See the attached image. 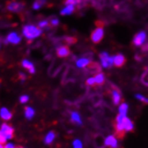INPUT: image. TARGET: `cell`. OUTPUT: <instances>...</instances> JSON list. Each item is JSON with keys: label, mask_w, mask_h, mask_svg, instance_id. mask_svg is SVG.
Returning <instances> with one entry per match:
<instances>
[{"label": "cell", "mask_w": 148, "mask_h": 148, "mask_svg": "<svg viewBox=\"0 0 148 148\" xmlns=\"http://www.w3.org/2000/svg\"><path fill=\"white\" fill-rule=\"evenodd\" d=\"M103 38V29L102 27H97L91 34V40L94 43H99Z\"/></svg>", "instance_id": "obj_6"}, {"label": "cell", "mask_w": 148, "mask_h": 148, "mask_svg": "<svg viewBox=\"0 0 148 148\" xmlns=\"http://www.w3.org/2000/svg\"><path fill=\"white\" fill-rule=\"evenodd\" d=\"M95 80H96V84L97 85H103L104 83V76L103 73H98L95 77Z\"/></svg>", "instance_id": "obj_22"}, {"label": "cell", "mask_w": 148, "mask_h": 148, "mask_svg": "<svg viewBox=\"0 0 148 148\" xmlns=\"http://www.w3.org/2000/svg\"><path fill=\"white\" fill-rule=\"evenodd\" d=\"M55 137H56V133L54 131H50L45 137V144L47 145H50L53 141H54L55 139Z\"/></svg>", "instance_id": "obj_19"}, {"label": "cell", "mask_w": 148, "mask_h": 148, "mask_svg": "<svg viewBox=\"0 0 148 148\" xmlns=\"http://www.w3.org/2000/svg\"><path fill=\"white\" fill-rule=\"evenodd\" d=\"M26 75H25V74L24 73H19V79H21V80H25L26 79Z\"/></svg>", "instance_id": "obj_33"}, {"label": "cell", "mask_w": 148, "mask_h": 148, "mask_svg": "<svg viewBox=\"0 0 148 148\" xmlns=\"http://www.w3.org/2000/svg\"><path fill=\"white\" fill-rule=\"evenodd\" d=\"M128 109H129L128 104H127L126 103H124V102H122V103L120 105V107H119V113L126 116L127 112H128Z\"/></svg>", "instance_id": "obj_21"}, {"label": "cell", "mask_w": 148, "mask_h": 148, "mask_svg": "<svg viewBox=\"0 0 148 148\" xmlns=\"http://www.w3.org/2000/svg\"><path fill=\"white\" fill-rule=\"evenodd\" d=\"M0 132H1V134L5 137L6 140L13 138L14 135V130L12 128L11 126L6 124V123H3L2 124L1 130H0Z\"/></svg>", "instance_id": "obj_4"}, {"label": "cell", "mask_w": 148, "mask_h": 148, "mask_svg": "<svg viewBox=\"0 0 148 148\" xmlns=\"http://www.w3.org/2000/svg\"><path fill=\"white\" fill-rule=\"evenodd\" d=\"M145 38H146V34H145V32H144V31H141V32L137 33V34L135 36L134 39H133V43H134V45L136 46V47H140V46H142L143 43L145 42Z\"/></svg>", "instance_id": "obj_7"}, {"label": "cell", "mask_w": 148, "mask_h": 148, "mask_svg": "<svg viewBox=\"0 0 148 148\" xmlns=\"http://www.w3.org/2000/svg\"><path fill=\"white\" fill-rule=\"evenodd\" d=\"M46 4V0H36L35 3L33 4V9H39L42 5H44Z\"/></svg>", "instance_id": "obj_23"}, {"label": "cell", "mask_w": 148, "mask_h": 148, "mask_svg": "<svg viewBox=\"0 0 148 148\" xmlns=\"http://www.w3.org/2000/svg\"><path fill=\"white\" fill-rule=\"evenodd\" d=\"M105 145L111 146L112 148H116L118 146V143H117V140H116V138L113 136H109L106 137V139H105Z\"/></svg>", "instance_id": "obj_13"}, {"label": "cell", "mask_w": 148, "mask_h": 148, "mask_svg": "<svg viewBox=\"0 0 148 148\" xmlns=\"http://www.w3.org/2000/svg\"><path fill=\"white\" fill-rule=\"evenodd\" d=\"M56 55L59 57H67L70 55V49L67 46H62L57 48Z\"/></svg>", "instance_id": "obj_9"}, {"label": "cell", "mask_w": 148, "mask_h": 148, "mask_svg": "<svg viewBox=\"0 0 148 148\" xmlns=\"http://www.w3.org/2000/svg\"><path fill=\"white\" fill-rule=\"evenodd\" d=\"M136 97L138 99V100L142 101L143 103H148V98L143 97L142 95H136Z\"/></svg>", "instance_id": "obj_29"}, {"label": "cell", "mask_w": 148, "mask_h": 148, "mask_svg": "<svg viewBox=\"0 0 148 148\" xmlns=\"http://www.w3.org/2000/svg\"><path fill=\"white\" fill-rule=\"evenodd\" d=\"M24 111H25V117L28 119V120H31L33 118V116H34V114H35V111L31 108V107H25V109H24Z\"/></svg>", "instance_id": "obj_20"}, {"label": "cell", "mask_w": 148, "mask_h": 148, "mask_svg": "<svg viewBox=\"0 0 148 148\" xmlns=\"http://www.w3.org/2000/svg\"><path fill=\"white\" fill-rule=\"evenodd\" d=\"M123 123H124V130H125V131H132L133 130L134 124H133V122L128 117H127V116H125V117H124Z\"/></svg>", "instance_id": "obj_14"}, {"label": "cell", "mask_w": 148, "mask_h": 148, "mask_svg": "<svg viewBox=\"0 0 148 148\" xmlns=\"http://www.w3.org/2000/svg\"><path fill=\"white\" fill-rule=\"evenodd\" d=\"M125 62H126V59H125L124 56H122L121 54L113 56V64L116 67H121V66H123Z\"/></svg>", "instance_id": "obj_10"}, {"label": "cell", "mask_w": 148, "mask_h": 148, "mask_svg": "<svg viewBox=\"0 0 148 148\" xmlns=\"http://www.w3.org/2000/svg\"><path fill=\"white\" fill-rule=\"evenodd\" d=\"M24 6H25L24 3H17L14 1H8L6 3V8L10 12L20 13L24 8Z\"/></svg>", "instance_id": "obj_5"}, {"label": "cell", "mask_w": 148, "mask_h": 148, "mask_svg": "<svg viewBox=\"0 0 148 148\" xmlns=\"http://www.w3.org/2000/svg\"><path fill=\"white\" fill-rule=\"evenodd\" d=\"M0 116H1V118L5 121H9L10 119L12 118V113L9 110H7L6 108L3 107L0 109Z\"/></svg>", "instance_id": "obj_15"}, {"label": "cell", "mask_w": 148, "mask_h": 148, "mask_svg": "<svg viewBox=\"0 0 148 148\" xmlns=\"http://www.w3.org/2000/svg\"><path fill=\"white\" fill-rule=\"evenodd\" d=\"M87 85L88 86H91V87H93V86H95V85H97L96 84V80H95V78H89L88 80H87Z\"/></svg>", "instance_id": "obj_30"}, {"label": "cell", "mask_w": 148, "mask_h": 148, "mask_svg": "<svg viewBox=\"0 0 148 148\" xmlns=\"http://www.w3.org/2000/svg\"><path fill=\"white\" fill-rule=\"evenodd\" d=\"M4 148H15V147H14V145L13 144H7L4 146Z\"/></svg>", "instance_id": "obj_34"}, {"label": "cell", "mask_w": 148, "mask_h": 148, "mask_svg": "<svg viewBox=\"0 0 148 148\" xmlns=\"http://www.w3.org/2000/svg\"><path fill=\"white\" fill-rule=\"evenodd\" d=\"M74 10H75V7L74 5H67L65 8H63L62 11H61V14L62 15H67V14H71L74 12Z\"/></svg>", "instance_id": "obj_17"}, {"label": "cell", "mask_w": 148, "mask_h": 148, "mask_svg": "<svg viewBox=\"0 0 148 148\" xmlns=\"http://www.w3.org/2000/svg\"><path fill=\"white\" fill-rule=\"evenodd\" d=\"M50 25V23L48 22V21H41V22H39L38 23V28L39 29H46V28H48Z\"/></svg>", "instance_id": "obj_24"}, {"label": "cell", "mask_w": 148, "mask_h": 148, "mask_svg": "<svg viewBox=\"0 0 148 148\" xmlns=\"http://www.w3.org/2000/svg\"><path fill=\"white\" fill-rule=\"evenodd\" d=\"M23 34L29 40H32L42 34V30L34 25H26L23 29Z\"/></svg>", "instance_id": "obj_1"}, {"label": "cell", "mask_w": 148, "mask_h": 148, "mask_svg": "<svg viewBox=\"0 0 148 148\" xmlns=\"http://www.w3.org/2000/svg\"><path fill=\"white\" fill-rule=\"evenodd\" d=\"M100 60L102 65L104 68H111L113 64V56H109L106 52H103L100 54Z\"/></svg>", "instance_id": "obj_3"}, {"label": "cell", "mask_w": 148, "mask_h": 148, "mask_svg": "<svg viewBox=\"0 0 148 148\" xmlns=\"http://www.w3.org/2000/svg\"><path fill=\"white\" fill-rule=\"evenodd\" d=\"M0 148H4V146H3L2 144H0Z\"/></svg>", "instance_id": "obj_36"}, {"label": "cell", "mask_w": 148, "mask_h": 148, "mask_svg": "<svg viewBox=\"0 0 148 148\" xmlns=\"http://www.w3.org/2000/svg\"><path fill=\"white\" fill-rule=\"evenodd\" d=\"M29 97L28 96H22L20 97V102L22 103H27L28 101H29Z\"/></svg>", "instance_id": "obj_31"}, {"label": "cell", "mask_w": 148, "mask_h": 148, "mask_svg": "<svg viewBox=\"0 0 148 148\" xmlns=\"http://www.w3.org/2000/svg\"><path fill=\"white\" fill-rule=\"evenodd\" d=\"M6 40L7 42H10V43H12V44H18L21 42V40H22V38H21L16 32H11L8 34Z\"/></svg>", "instance_id": "obj_8"}, {"label": "cell", "mask_w": 148, "mask_h": 148, "mask_svg": "<svg viewBox=\"0 0 148 148\" xmlns=\"http://www.w3.org/2000/svg\"><path fill=\"white\" fill-rule=\"evenodd\" d=\"M50 25H51V27H57L58 25H59V20L57 19V18H52V19H50Z\"/></svg>", "instance_id": "obj_25"}, {"label": "cell", "mask_w": 148, "mask_h": 148, "mask_svg": "<svg viewBox=\"0 0 148 148\" xmlns=\"http://www.w3.org/2000/svg\"><path fill=\"white\" fill-rule=\"evenodd\" d=\"M73 148H83L82 143L80 142V140L76 139V140L73 141Z\"/></svg>", "instance_id": "obj_28"}, {"label": "cell", "mask_w": 148, "mask_h": 148, "mask_svg": "<svg viewBox=\"0 0 148 148\" xmlns=\"http://www.w3.org/2000/svg\"><path fill=\"white\" fill-rule=\"evenodd\" d=\"M145 51H148V44L147 45H145V47H144V48H143Z\"/></svg>", "instance_id": "obj_35"}, {"label": "cell", "mask_w": 148, "mask_h": 148, "mask_svg": "<svg viewBox=\"0 0 148 148\" xmlns=\"http://www.w3.org/2000/svg\"><path fill=\"white\" fill-rule=\"evenodd\" d=\"M89 62H90V61H89V59H87V58H81V59H79V60H78L77 61V66L79 67V68H84V67H86V66H88V64H89Z\"/></svg>", "instance_id": "obj_18"}, {"label": "cell", "mask_w": 148, "mask_h": 148, "mask_svg": "<svg viewBox=\"0 0 148 148\" xmlns=\"http://www.w3.org/2000/svg\"><path fill=\"white\" fill-rule=\"evenodd\" d=\"M125 116L122 114H118L116 118V123H115V136L119 139H122L125 136V130H124V120Z\"/></svg>", "instance_id": "obj_2"}, {"label": "cell", "mask_w": 148, "mask_h": 148, "mask_svg": "<svg viewBox=\"0 0 148 148\" xmlns=\"http://www.w3.org/2000/svg\"><path fill=\"white\" fill-rule=\"evenodd\" d=\"M112 101H113L114 104H116V105L120 104V103L121 102V92L119 91V89H117V88L112 90Z\"/></svg>", "instance_id": "obj_11"}, {"label": "cell", "mask_w": 148, "mask_h": 148, "mask_svg": "<svg viewBox=\"0 0 148 148\" xmlns=\"http://www.w3.org/2000/svg\"><path fill=\"white\" fill-rule=\"evenodd\" d=\"M15 148H24V147H23V146H17V147H15Z\"/></svg>", "instance_id": "obj_37"}, {"label": "cell", "mask_w": 148, "mask_h": 148, "mask_svg": "<svg viewBox=\"0 0 148 148\" xmlns=\"http://www.w3.org/2000/svg\"><path fill=\"white\" fill-rule=\"evenodd\" d=\"M76 41H77V39L75 38H73V37H67V38H65V42H66L67 44H70V45L76 43Z\"/></svg>", "instance_id": "obj_27"}, {"label": "cell", "mask_w": 148, "mask_h": 148, "mask_svg": "<svg viewBox=\"0 0 148 148\" xmlns=\"http://www.w3.org/2000/svg\"><path fill=\"white\" fill-rule=\"evenodd\" d=\"M5 141H6V138L5 137L1 134V132H0V144H5Z\"/></svg>", "instance_id": "obj_32"}, {"label": "cell", "mask_w": 148, "mask_h": 148, "mask_svg": "<svg viewBox=\"0 0 148 148\" xmlns=\"http://www.w3.org/2000/svg\"><path fill=\"white\" fill-rule=\"evenodd\" d=\"M79 2H80V0H65L64 4H65L66 5H77V4H79Z\"/></svg>", "instance_id": "obj_26"}, {"label": "cell", "mask_w": 148, "mask_h": 148, "mask_svg": "<svg viewBox=\"0 0 148 148\" xmlns=\"http://www.w3.org/2000/svg\"><path fill=\"white\" fill-rule=\"evenodd\" d=\"M71 120L72 122L76 123V124H79V125H81V124H82V121H81V119H80V116H79V113L76 112H71Z\"/></svg>", "instance_id": "obj_16"}, {"label": "cell", "mask_w": 148, "mask_h": 148, "mask_svg": "<svg viewBox=\"0 0 148 148\" xmlns=\"http://www.w3.org/2000/svg\"><path fill=\"white\" fill-rule=\"evenodd\" d=\"M22 65H23V68L27 69L31 74L35 73L36 70H35V67H34V65H33V63L31 62H29V61H28V60H23V61L22 62Z\"/></svg>", "instance_id": "obj_12"}]
</instances>
